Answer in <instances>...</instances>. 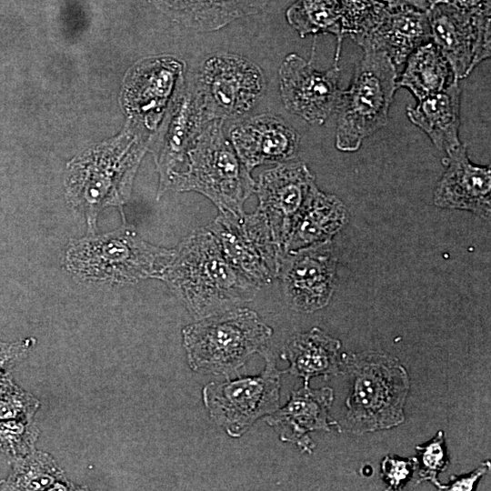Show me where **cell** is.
<instances>
[{"instance_id": "obj_9", "label": "cell", "mask_w": 491, "mask_h": 491, "mask_svg": "<svg viewBox=\"0 0 491 491\" xmlns=\"http://www.w3.org/2000/svg\"><path fill=\"white\" fill-rule=\"evenodd\" d=\"M210 121L237 118L249 112L266 90L265 75L251 60L215 54L190 79Z\"/></svg>"}, {"instance_id": "obj_35", "label": "cell", "mask_w": 491, "mask_h": 491, "mask_svg": "<svg viewBox=\"0 0 491 491\" xmlns=\"http://www.w3.org/2000/svg\"><path fill=\"white\" fill-rule=\"evenodd\" d=\"M448 3L470 13L490 12V0H435Z\"/></svg>"}, {"instance_id": "obj_28", "label": "cell", "mask_w": 491, "mask_h": 491, "mask_svg": "<svg viewBox=\"0 0 491 491\" xmlns=\"http://www.w3.org/2000/svg\"><path fill=\"white\" fill-rule=\"evenodd\" d=\"M340 39L350 36L356 44L378 23L386 6L376 0H339Z\"/></svg>"}, {"instance_id": "obj_21", "label": "cell", "mask_w": 491, "mask_h": 491, "mask_svg": "<svg viewBox=\"0 0 491 491\" xmlns=\"http://www.w3.org/2000/svg\"><path fill=\"white\" fill-rule=\"evenodd\" d=\"M175 22L196 31H215L260 12L270 0H149Z\"/></svg>"}, {"instance_id": "obj_22", "label": "cell", "mask_w": 491, "mask_h": 491, "mask_svg": "<svg viewBox=\"0 0 491 491\" xmlns=\"http://www.w3.org/2000/svg\"><path fill=\"white\" fill-rule=\"evenodd\" d=\"M461 89L455 80L443 91L408 106L409 120L423 130L435 146L446 154L457 148L460 126Z\"/></svg>"}, {"instance_id": "obj_24", "label": "cell", "mask_w": 491, "mask_h": 491, "mask_svg": "<svg viewBox=\"0 0 491 491\" xmlns=\"http://www.w3.org/2000/svg\"><path fill=\"white\" fill-rule=\"evenodd\" d=\"M339 340L318 327L298 334L286 345L282 357L289 362L285 372L302 377L304 385L315 376L327 378L340 372Z\"/></svg>"}, {"instance_id": "obj_7", "label": "cell", "mask_w": 491, "mask_h": 491, "mask_svg": "<svg viewBox=\"0 0 491 491\" xmlns=\"http://www.w3.org/2000/svg\"><path fill=\"white\" fill-rule=\"evenodd\" d=\"M352 390L346 399V419L356 432L396 426L404 421L409 388L405 368L395 358L377 353L346 357Z\"/></svg>"}, {"instance_id": "obj_19", "label": "cell", "mask_w": 491, "mask_h": 491, "mask_svg": "<svg viewBox=\"0 0 491 491\" xmlns=\"http://www.w3.org/2000/svg\"><path fill=\"white\" fill-rule=\"evenodd\" d=\"M446 168L434 194L436 206L460 209L489 219L491 213L490 166L473 164L466 146L460 145L447 154Z\"/></svg>"}, {"instance_id": "obj_2", "label": "cell", "mask_w": 491, "mask_h": 491, "mask_svg": "<svg viewBox=\"0 0 491 491\" xmlns=\"http://www.w3.org/2000/svg\"><path fill=\"white\" fill-rule=\"evenodd\" d=\"M149 138L132 125L121 135L75 158L68 166L65 198L84 215L89 234H95L99 213L122 208L130 196L138 165Z\"/></svg>"}, {"instance_id": "obj_10", "label": "cell", "mask_w": 491, "mask_h": 491, "mask_svg": "<svg viewBox=\"0 0 491 491\" xmlns=\"http://www.w3.org/2000/svg\"><path fill=\"white\" fill-rule=\"evenodd\" d=\"M227 259L259 286L278 276L281 248L273 238L264 213L219 211L206 227Z\"/></svg>"}, {"instance_id": "obj_20", "label": "cell", "mask_w": 491, "mask_h": 491, "mask_svg": "<svg viewBox=\"0 0 491 491\" xmlns=\"http://www.w3.org/2000/svg\"><path fill=\"white\" fill-rule=\"evenodd\" d=\"M431 41L427 13L410 6L387 8L376 25L357 45L386 54L396 66L405 64L408 55Z\"/></svg>"}, {"instance_id": "obj_23", "label": "cell", "mask_w": 491, "mask_h": 491, "mask_svg": "<svg viewBox=\"0 0 491 491\" xmlns=\"http://www.w3.org/2000/svg\"><path fill=\"white\" fill-rule=\"evenodd\" d=\"M346 220L343 203L316 188L296 217L283 246V253L331 240Z\"/></svg>"}, {"instance_id": "obj_14", "label": "cell", "mask_w": 491, "mask_h": 491, "mask_svg": "<svg viewBox=\"0 0 491 491\" xmlns=\"http://www.w3.org/2000/svg\"><path fill=\"white\" fill-rule=\"evenodd\" d=\"M339 68L319 71L296 53L279 68L280 95L285 108L312 125H323L336 112L342 90Z\"/></svg>"}, {"instance_id": "obj_32", "label": "cell", "mask_w": 491, "mask_h": 491, "mask_svg": "<svg viewBox=\"0 0 491 491\" xmlns=\"http://www.w3.org/2000/svg\"><path fill=\"white\" fill-rule=\"evenodd\" d=\"M36 344L33 336L14 342L0 341V376L11 371L25 357Z\"/></svg>"}, {"instance_id": "obj_13", "label": "cell", "mask_w": 491, "mask_h": 491, "mask_svg": "<svg viewBox=\"0 0 491 491\" xmlns=\"http://www.w3.org/2000/svg\"><path fill=\"white\" fill-rule=\"evenodd\" d=\"M185 65L174 57L143 61L133 70L126 85L125 100L134 125L151 140L169 105L183 90Z\"/></svg>"}, {"instance_id": "obj_11", "label": "cell", "mask_w": 491, "mask_h": 491, "mask_svg": "<svg viewBox=\"0 0 491 491\" xmlns=\"http://www.w3.org/2000/svg\"><path fill=\"white\" fill-rule=\"evenodd\" d=\"M426 13L431 40L450 64L456 79L466 77L490 57V12L470 13L435 1Z\"/></svg>"}, {"instance_id": "obj_33", "label": "cell", "mask_w": 491, "mask_h": 491, "mask_svg": "<svg viewBox=\"0 0 491 491\" xmlns=\"http://www.w3.org/2000/svg\"><path fill=\"white\" fill-rule=\"evenodd\" d=\"M416 466V458L398 459L386 456L382 462L383 478L392 489H399L406 482Z\"/></svg>"}, {"instance_id": "obj_18", "label": "cell", "mask_w": 491, "mask_h": 491, "mask_svg": "<svg viewBox=\"0 0 491 491\" xmlns=\"http://www.w3.org/2000/svg\"><path fill=\"white\" fill-rule=\"evenodd\" d=\"M334 399L329 387L311 389L308 385L292 391L283 407L264 417L274 428L282 442L296 445L302 452L311 454L315 448L309 437L313 431H330L338 424L329 416L328 410Z\"/></svg>"}, {"instance_id": "obj_15", "label": "cell", "mask_w": 491, "mask_h": 491, "mask_svg": "<svg viewBox=\"0 0 491 491\" xmlns=\"http://www.w3.org/2000/svg\"><path fill=\"white\" fill-rule=\"evenodd\" d=\"M317 188L304 162H285L264 171L256 184L260 209L276 243L283 252L289 232Z\"/></svg>"}, {"instance_id": "obj_34", "label": "cell", "mask_w": 491, "mask_h": 491, "mask_svg": "<svg viewBox=\"0 0 491 491\" xmlns=\"http://www.w3.org/2000/svg\"><path fill=\"white\" fill-rule=\"evenodd\" d=\"M489 468V462H485L474 472L467 476H451L450 484L446 486H442L438 487L439 489L445 490H472L474 484L487 471Z\"/></svg>"}, {"instance_id": "obj_36", "label": "cell", "mask_w": 491, "mask_h": 491, "mask_svg": "<svg viewBox=\"0 0 491 491\" xmlns=\"http://www.w3.org/2000/svg\"><path fill=\"white\" fill-rule=\"evenodd\" d=\"M387 8H396L401 6H410L426 12L435 0H376Z\"/></svg>"}, {"instance_id": "obj_3", "label": "cell", "mask_w": 491, "mask_h": 491, "mask_svg": "<svg viewBox=\"0 0 491 491\" xmlns=\"http://www.w3.org/2000/svg\"><path fill=\"white\" fill-rule=\"evenodd\" d=\"M174 255L175 249L142 239L124 220L115 231L72 240L65 251V266L85 280L128 284L157 278Z\"/></svg>"}, {"instance_id": "obj_17", "label": "cell", "mask_w": 491, "mask_h": 491, "mask_svg": "<svg viewBox=\"0 0 491 491\" xmlns=\"http://www.w3.org/2000/svg\"><path fill=\"white\" fill-rule=\"evenodd\" d=\"M231 144L251 172L265 164L289 162L297 154L300 136L282 118L260 115L235 124L229 131Z\"/></svg>"}, {"instance_id": "obj_8", "label": "cell", "mask_w": 491, "mask_h": 491, "mask_svg": "<svg viewBox=\"0 0 491 491\" xmlns=\"http://www.w3.org/2000/svg\"><path fill=\"white\" fill-rule=\"evenodd\" d=\"M260 354L266 364L259 375L210 382L202 389L210 419L230 437H241L258 419L279 407L283 371L269 349Z\"/></svg>"}, {"instance_id": "obj_16", "label": "cell", "mask_w": 491, "mask_h": 491, "mask_svg": "<svg viewBox=\"0 0 491 491\" xmlns=\"http://www.w3.org/2000/svg\"><path fill=\"white\" fill-rule=\"evenodd\" d=\"M170 111L164 127L155 136L154 154L160 175L158 195L171 190L184 171L188 150L211 122L190 80Z\"/></svg>"}, {"instance_id": "obj_30", "label": "cell", "mask_w": 491, "mask_h": 491, "mask_svg": "<svg viewBox=\"0 0 491 491\" xmlns=\"http://www.w3.org/2000/svg\"><path fill=\"white\" fill-rule=\"evenodd\" d=\"M416 450L418 458L416 460L419 480L431 481L439 487L441 484L437 481V474L446 470L449 464L445 447L444 433L439 431L426 445L416 446Z\"/></svg>"}, {"instance_id": "obj_12", "label": "cell", "mask_w": 491, "mask_h": 491, "mask_svg": "<svg viewBox=\"0 0 491 491\" xmlns=\"http://www.w3.org/2000/svg\"><path fill=\"white\" fill-rule=\"evenodd\" d=\"M336 269L331 240L283 253L277 276L289 306L302 313L325 307L335 291Z\"/></svg>"}, {"instance_id": "obj_4", "label": "cell", "mask_w": 491, "mask_h": 491, "mask_svg": "<svg viewBox=\"0 0 491 491\" xmlns=\"http://www.w3.org/2000/svg\"><path fill=\"white\" fill-rule=\"evenodd\" d=\"M272 334L256 312L235 307L185 326L182 342L193 371L228 376L266 348Z\"/></svg>"}, {"instance_id": "obj_31", "label": "cell", "mask_w": 491, "mask_h": 491, "mask_svg": "<svg viewBox=\"0 0 491 491\" xmlns=\"http://www.w3.org/2000/svg\"><path fill=\"white\" fill-rule=\"evenodd\" d=\"M40 405L38 398L17 386L0 398V421L34 419Z\"/></svg>"}, {"instance_id": "obj_27", "label": "cell", "mask_w": 491, "mask_h": 491, "mask_svg": "<svg viewBox=\"0 0 491 491\" xmlns=\"http://www.w3.org/2000/svg\"><path fill=\"white\" fill-rule=\"evenodd\" d=\"M286 18L303 38L309 35H334L337 41L334 65H337L342 46L339 0H296L287 8Z\"/></svg>"}, {"instance_id": "obj_26", "label": "cell", "mask_w": 491, "mask_h": 491, "mask_svg": "<svg viewBox=\"0 0 491 491\" xmlns=\"http://www.w3.org/2000/svg\"><path fill=\"white\" fill-rule=\"evenodd\" d=\"M83 489L66 477L50 454L35 449L26 456L13 458L11 473L0 480V491Z\"/></svg>"}, {"instance_id": "obj_6", "label": "cell", "mask_w": 491, "mask_h": 491, "mask_svg": "<svg viewBox=\"0 0 491 491\" xmlns=\"http://www.w3.org/2000/svg\"><path fill=\"white\" fill-rule=\"evenodd\" d=\"M362 49L363 57L336 110V146L343 152L358 150L366 137L386 125L397 89V70L391 59L381 51Z\"/></svg>"}, {"instance_id": "obj_25", "label": "cell", "mask_w": 491, "mask_h": 491, "mask_svg": "<svg viewBox=\"0 0 491 491\" xmlns=\"http://www.w3.org/2000/svg\"><path fill=\"white\" fill-rule=\"evenodd\" d=\"M405 63L396 86L406 88L418 101L443 91L457 80L450 64L433 41L416 48Z\"/></svg>"}, {"instance_id": "obj_37", "label": "cell", "mask_w": 491, "mask_h": 491, "mask_svg": "<svg viewBox=\"0 0 491 491\" xmlns=\"http://www.w3.org/2000/svg\"><path fill=\"white\" fill-rule=\"evenodd\" d=\"M17 385L15 383L11 373L0 376V398L13 391Z\"/></svg>"}, {"instance_id": "obj_5", "label": "cell", "mask_w": 491, "mask_h": 491, "mask_svg": "<svg viewBox=\"0 0 491 491\" xmlns=\"http://www.w3.org/2000/svg\"><path fill=\"white\" fill-rule=\"evenodd\" d=\"M223 120L205 125L187 152L184 171L171 190L195 191L219 209L242 213L256 183L223 131Z\"/></svg>"}, {"instance_id": "obj_1", "label": "cell", "mask_w": 491, "mask_h": 491, "mask_svg": "<svg viewBox=\"0 0 491 491\" xmlns=\"http://www.w3.org/2000/svg\"><path fill=\"white\" fill-rule=\"evenodd\" d=\"M157 278L198 319L251 301L260 287L227 259L207 228L185 237Z\"/></svg>"}, {"instance_id": "obj_29", "label": "cell", "mask_w": 491, "mask_h": 491, "mask_svg": "<svg viewBox=\"0 0 491 491\" xmlns=\"http://www.w3.org/2000/svg\"><path fill=\"white\" fill-rule=\"evenodd\" d=\"M40 436L34 419L0 421V451L11 459L33 452Z\"/></svg>"}]
</instances>
